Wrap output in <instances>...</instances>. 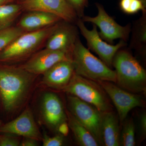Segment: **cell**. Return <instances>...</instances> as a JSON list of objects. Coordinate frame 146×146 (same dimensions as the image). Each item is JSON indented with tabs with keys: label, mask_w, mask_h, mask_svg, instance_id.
<instances>
[{
	"label": "cell",
	"mask_w": 146,
	"mask_h": 146,
	"mask_svg": "<svg viewBox=\"0 0 146 146\" xmlns=\"http://www.w3.org/2000/svg\"><path fill=\"white\" fill-rule=\"evenodd\" d=\"M35 76L22 67L14 68L0 63V101L5 110L11 111L21 104Z\"/></svg>",
	"instance_id": "1"
},
{
	"label": "cell",
	"mask_w": 146,
	"mask_h": 146,
	"mask_svg": "<svg viewBox=\"0 0 146 146\" xmlns=\"http://www.w3.org/2000/svg\"><path fill=\"white\" fill-rule=\"evenodd\" d=\"M123 47L117 52L113 61L118 86L134 94L146 92V71L131 53Z\"/></svg>",
	"instance_id": "2"
},
{
	"label": "cell",
	"mask_w": 146,
	"mask_h": 146,
	"mask_svg": "<svg viewBox=\"0 0 146 146\" xmlns=\"http://www.w3.org/2000/svg\"><path fill=\"white\" fill-rule=\"evenodd\" d=\"M71 59L76 74L95 81L116 83L115 70L94 56L82 44L80 37L71 52Z\"/></svg>",
	"instance_id": "3"
},
{
	"label": "cell",
	"mask_w": 146,
	"mask_h": 146,
	"mask_svg": "<svg viewBox=\"0 0 146 146\" xmlns=\"http://www.w3.org/2000/svg\"><path fill=\"white\" fill-rule=\"evenodd\" d=\"M60 22L35 31L25 32L18 36L0 52V63L16 61L35 52L46 43Z\"/></svg>",
	"instance_id": "4"
},
{
	"label": "cell",
	"mask_w": 146,
	"mask_h": 146,
	"mask_svg": "<svg viewBox=\"0 0 146 146\" xmlns=\"http://www.w3.org/2000/svg\"><path fill=\"white\" fill-rule=\"evenodd\" d=\"M68 95L91 104L102 112L112 111L109 97L98 82L76 74L63 89Z\"/></svg>",
	"instance_id": "5"
},
{
	"label": "cell",
	"mask_w": 146,
	"mask_h": 146,
	"mask_svg": "<svg viewBox=\"0 0 146 146\" xmlns=\"http://www.w3.org/2000/svg\"><path fill=\"white\" fill-rule=\"evenodd\" d=\"M67 100L70 113L92 134L100 146L104 145L102 134L104 112L72 95H68Z\"/></svg>",
	"instance_id": "6"
},
{
	"label": "cell",
	"mask_w": 146,
	"mask_h": 146,
	"mask_svg": "<svg viewBox=\"0 0 146 146\" xmlns=\"http://www.w3.org/2000/svg\"><path fill=\"white\" fill-rule=\"evenodd\" d=\"M96 5L98 11L97 16L91 17L84 15L81 18L84 23H90L98 27L101 38L108 44H113L117 39L127 42L130 36L131 24L121 25L110 16L102 4L96 3Z\"/></svg>",
	"instance_id": "7"
},
{
	"label": "cell",
	"mask_w": 146,
	"mask_h": 146,
	"mask_svg": "<svg viewBox=\"0 0 146 146\" xmlns=\"http://www.w3.org/2000/svg\"><path fill=\"white\" fill-rule=\"evenodd\" d=\"M81 34L85 38L89 50L94 52L105 64L112 68L113 58L117 52L123 47L127 46V42L120 40L116 45L110 44L101 38L97 29L94 24L91 30L87 29L84 23L79 18L76 23Z\"/></svg>",
	"instance_id": "8"
},
{
	"label": "cell",
	"mask_w": 146,
	"mask_h": 146,
	"mask_svg": "<svg viewBox=\"0 0 146 146\" xmlns=\"http://www.w3.org/2000/svg\"><path fill=\"white\" fill-rule=\"evenodd\" d=\"M111 100L117 111L120 122L125 121L128 114L134 108L145 106V101L138 94L129 92L115 83L108 81H98Z\"/></svg>",
	"instance_id": "9"
},
{
	"label": "cell",
	"mask_w": 146,
	"mask_h": 146,
	"mask_svg": "<svg viewBox=\"0 0 146 146\" xmlns=\"http://www.w3.org/2000/svg\"><path fill=\"white\" fill-rule=\"evenodd\" d=\"M19 4L23 11L51 13L69 23L76 24L79 18L66 0H22Z\"/></svg>",
	"instance_id": "10"
},
{
	"label": "cell",
	"mask_w": 146,
	"mask_h": 146,
	"mask_svg": "<svg viewBox=\"0 0 146 146\" xmlns=\"http://www.w3.org/2000/svg\"><path fill=\"white\" fill-rule=\"evenodd\" d=\"M79 38V29L76 24L62 21L47 39L45 48L71 54Z\"/></svg>",
	"instance_id": "11"
},
{
	"label": "cell",
	"mask_w": 146,
	"mask_h": 146,
	"mask_svg": "<svg viewBox=\"0 0 146 146\" xmlns=\"http://www.w3.org/2000/svg\"><path fill=\"white\" fill-rule=\"evenodd\" d=\"M0 133H8L16 136L31 138L39 141L42 136L36 125L32 112L29 109L25 110L20 116L0 126Z\"/></svg>",
	"instance_id": "12"
},
{
	"label": "cell",
	"mask_w": 146,
	"mask_h": 146,
	"mask_svg": "<svg viewBox=\"0 0 146 146\" xmlns=\"http://www.w3.org/2000/svg\"><path fill=\"white\" fill-rule=\"evenodd\" d=\"M41 113L47 126L56 131L59 125L68 119L60 98L56 94L51 92L45 93L42 97Z\"/></svg>",
	"instance_id": "13"
},
{
	"label": "cell",
	"mask_w": 146,
	"mask_h": 146,
	"mask_svg": "<svg viewBox=\"0 0 146 146\" xmlns=\"http://www.w3.org/2000/svg\"><path fill=\"white\" fill-rule=\"evenodd\" d=\"M71 59V54L45 48L36 53L22 68L33 74H44L58 62Z\"/></svg>",
	"instance_id": "14"
},
{
	"label": "cell",
	"mask_w": 146,
	"mask_h": 146,
	"mask_svg": "<svg viewBox=\"0 0 146 146\" xmlns=\"http://www.w3.org/2000/svg\"><path fill=\"white\" fill-rule=\"evenodd\" d=\"M74 74L72 59L61 60L43 74V83L50 88L63 90L70 82Z\"/></svg>",
	"instance_id": "15"
},
{
	"label": "cell",
	"mask_w": 146,
	"mask_h": 146,
	"mask_svg": "<svg viewBox=\"0 0 146 146\" xmlns=\"http://www.w3.org/2000/svg\"><path fill=\"white\" fill-rule=\"evenodd\" d=\"M21 18L16 26L25 32L35 31L53 25L63 21L51 13L40 11H29Z\"/></svg>",
	"instance_id": "16"
},
{
	"label": "cell",
	"mask_w": 146,
	"mask_h": 146,
	"mask_svg": "<svg viewBox=\"0 0 146 146\" xmlns=\"http://www.w3.org/2000/svg\"><path fill=\"white\" fill-rule=\"evenodd\" d=\"M131 36L129 47L145 59L146 56V10L131 25Z\"/></svg>",
	"instance_id": "17"
},
{
	"label": "cell",
	"mask_w": 146,
	"mask_h": 146,
	"mask_svg": "<svg viewBox=\"0 0 146 146\" xmlns=\"http://www.w3.org/2000/svg\"><path fill=\"white\" fill-rule=\"evenodd\" d=\"M119 120V118L112 111L103 112L102 123V134L104 145H120Z\"/></svg>",
	"instance_id": "18"
},
{
	"label": "cell",
	"mask_w": 146,
	"mask_h": 146,
	"mask_svg": "<svg viewBox=\"0 0 146 146\" xmlns=\"http://www.w3.org/2000/svg\"><path fill=\"white\" fill-rule=\"evenodd\" d=\"M68 126L72 131L77 143L82 146H100L90 132L79 122L70 112L67 114Z\"/></svg>",
	"instance_id": "19"
},
{
	"label": "cell",
	"mask_w": 146,
	"mask_h": 146,
	"mask_svg": "<svg viewBox=\"0 0 146 146\" xmlns=\"http://www.w3.org/2000/svg\"><path fill=\"white\" fill-rule=\"evenodd\" d=\"M22 11L19 3L0 5V30L12 26Z\"/></svg>",
	"instance_id": "20"
},
{
	"label": "cell",
	"mask_w": 146,
	"mask_h": 146,
	"mask_svg": "<svg viewBox=\"0 0 146 146\" xmlns=\"http://www.w3.org/2000/svg\"><path fill=\"white\" fill-rule=\"evenodd\" d=\"M121 133L120 134V145L123 146H134L136 145L135 142V127L133 119L123 122Z\"/></svg>",
	"instance_id": "21"
},
{
	"label": "cell",
	"mask_w": 146,
	"mask_h": 146,
	"mask_svg": "<svg viewBox=\"0 0 146 146\" xmlns=\"http://www.w3.org/2000/svg\"><path fill=\"white\" fill-rule=\"evenodd\" d=\"M24 33L16 26L0 30V52Z\"/></svg>",
	"instance_id": "22"
},
{
	"label": "cell",
	"mask_w": 146,
	"mask_h": 146,
	"mask_svg": "<svg viewBox=\"0 0 146 146\" xmlns=\"http://www.w3.org/2000/svg\"><path fill=\"white\" fill-rule=\"evenodd\" d=\"M119 5L121 11L128 15L146 10V7L140 0H120Z\"/></svg>",
	"instance_id": "23"
},
{
	"label": "cell",
	"mask_w": 146,
	"mask_h": 146,
	"mask_svg": "<svg viewBox=\"0 0 146 146\" xmlns=\"http://www.w3.org/2000/svg\"><path fill=\"white\" fill-rule=\"evenodd\" d=\"M72 7L78 18H81L84 15V10L89 5V0H66Z\"/></svg>",
	"instance_id": "24"
},
{
	"label": "cell",
	"mask_w": 146,
	"mask_h": 146,
	"mask_svg": "<svg viewBox=\"0 0 146 146\" xmlns=\"http://www.w3.org/2000/svg\"><path fill=\"white\" fill-rule=\"evenodd\" d=\"M16 135L0 133V146H20V142Z\"/></svg>",
	"instance_id": "25"
},
{
	"label": "cell",
	"mask_w": 146,
	"mask_h": 146,
	"mask_svg": "<svg viewBox=\"0 0 146 146\" xmlns=\"http://www.w3.org/2000/svg\"><path fill=\"white\" fill-rule=\"evenodd\" d=\"M63 136L58 134L53 137H50L45 134L42 136L43 145L44 146H61L64 143Z\"/></svg>",
	"instance_id": "26"
},
{
	"label": "cell",
	"mask_w": 146,
	"mask_h": 146,
	"mask_svg": "<svg viewBox=\"0 0 146 146\" xmlns=\"http://www.w3.org/2000/svg\"><path fill=\"white\" fill-rule=\"evenodd\" d=\"M140 130L141 138L145 139L146 136V114L145 112L141 115L140 118Z\"/></svg>",
	"instance_id": "27"
},
{
	"label": "cell",
	"mask_w": 146,
	"mask_h": 146,
	"mask_svg": "<svg viewBox=\"0 0 146 146\" xmlns=\"http://www.w3.org/2000/svg\"><path fill=\"white\" fill-rule=\"evenodd\" d=\"M38 141L31 138H25L20 143L21 146H36L38 145Z\"/></svg>",
	"instance_id": "28"
},
{
	"label": "cell",
	"mask_w": 146,
	"mask_h": 146,
	"mask_svg": "<svg viewBox=\"0 0 146 146\" xmlns=\"http://www.w3.org/2000/svg\"><path fill=\"white\" fill-rule=\"evenodd\" d=\"M69 126L66 122L60 124L57 128V131L63 136H66L69 132Z\"/></svg>",
	"instance_id": "29"
},
{
	"label": "cell",
	"mask_w": 146,
	"mask_h": 146,
	"mask_svg": "<svg viewBox=\"0 0 146 146\" xmlns=\"http://www.w3.org/2000/svg\"><path fill=\"white\" fill-rule=\"evenodd\" d=\"M10 3V0H0V5Z\"/></svg>",
	"instance_id": "30"
},
{
	"label": "cell",
	"mask_w": 146,
	"mask_h": 146,
	"mask_svg": "<svg viewBox=\"0 0 146 146\" xmlns=\"http://www.w3.org/2000/svg\"><path fill=\"white\" fill-rule=\"evenodd\" d=\"M143 3L144 6L146 7V0H140Z\"/></svg>",
	"instance_id": "31"
},
{
	"label": "cell",
	"mask_w": 146,
	"mask_h": 146,
	"mask_svg": "<svg viewBox=\"0 0 146 146\" xmlns=\"http://www.w3.org/2000/svg\"><path fill=\"white\" fill-rule=\"evenodd\" d=\"M15 0H10V2L11 3L12 2L14 1H15Z\"/></svg>",
	"instance_id": "32"
},
{
	"label": "cell",
	"mask_w": 146,
	"mask_h": 146,
	"mask_svg": "<svg viewBox=\"0 0 146 146\" xmlns=\"http://www.w3.org/2000/svg\"><path fill=\"white\" fill-rule=\"evenodd\" d=\"M2 122L1 121V120H0V126L2 124Z\"/></svg>",
	"instance_id": "33"
}]
</instances>
